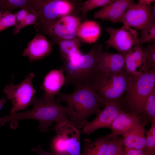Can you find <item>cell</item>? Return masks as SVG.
Returning <instances> with one entry per match:
<instances>
[{
	"label": "cell",
	"mask_w": 155,
	"mask_h": 155,
	"mask_svg": "<svg viewBox=\"0 0 155 155\" xmlns=\"http://www.w3.org/2000/svg\"><path fill=\"white\" fill-rule=\"evenodd\" d=\"M59 53L65 61H68L81 53L80 51V44L77 38L64 40L59 41Z\"/></svg>",
	"instance_id": "cell-22"
},
{
	"label": "cell",
	"mask_w": 155,
	"mask_h": 155,
	"mask_svg": "<svg viewBox=\"0 0 155 155\" xmlns=\"http://www.w3.org/2000/svg\"><path fill=\"white\" fill-rule=\"evenodd\" d=\"M105 30L110 35L109 39L105 42L107 47L114 48L124 55L135 45L140 44L137 31L125 25L119 28L107 27Z\"/></svg>",
	"instance_id": "cell-9"
},
{
	"label": "cell",
	"mask_w": 155,
	"mask_h": 155,
	"mask_svg": "<svg viewBox=\"0 0 155 155\" xmlns=\"http://www.w3.org/2000/svg\"><path fill=\"white\" fill-rule=\"evenodd\" d=\"M102 45L95 44L86 54L82 53L69 61H65L61 70L66 74L65 86L72 85L74 87L91 83L98 73V66Z\"/></svg>",
	"instance_id": "cell-3"
},
{
	"label": "cell",
	"mask_w": 155,
	"mask_h": 155,
	"mask_svg": "<svg viewBox=\"0 0 155 155\" xmlns=\"http://www.w3.org/2000/svg\"><path fill=\"white\" fill-rule=\"evenodd\" d=\"M140 44L135 45L125 55V69L130 75L134 76L140 75L143 72L145 65L142 47Z\"/></svg>",
	"instance_id": "cell-17"
},
{
	"label": "cell",
	"mask_w": 155,
	"mask_h": 155,
	"mask_svg": "<svg viewBox=\"0 0 155 155\" xmlns=\"http://www.w3.org/2000/svg\"><path fill=\"white\" fill-rule=\"evenodd\" d=\"M53 96L44 93L40 98L35 97L32 101L33 106L31 110L6 115L0 121L8 122L11 125L23 119H34L38 121V128L40 131L46 132L54 122L68 117L67 107L57 103Z\"/></svg>",
	"instance_id": "cell-2"
},
{
	"label": "cell",
	"mask_w": 155,
	"mask_h": 155,
	"mask_svg": "<svg viewBox=\"0 0 155 155\" xmlns=\"http://www.w3.org/2000/svg\"><path fill=\"white\" fill-rule=\"evenodd\" d=\"M144 57L145 65L143 72L155 68V43L142 48Z\"/></svg>",
	"instance_id": "cell-26"
},
{
	"label": "cell",
	"mask_w": 155,
	"mask_h": 155,
	"mask_svg": "<svg viewBox=\"0 0 155 155\" xmlns=\"http://www.w3.org/2000/svg\"><path fill=\"white\" fill-rule=\"evenodd\" d=\"M141 116L134 112L120 111L111 125L112 132L108 134L110 138L124 135L131 131L142 123Z\"/></svg>",
	"instance_id": "cell-13"
},
{
	"label": "cell",
	"mask_w": 155,
	"mask_h": 155,
	"mask_svg": "<svg viewBox=\"0 0 155 155\" xmlns=\"http://www.w3.org/2000/svg\"><path fill=\"white\" fill-rule=\"evenodd\" d=\"M34 75V73H31L20 84L15 85L11 83L3 89V92L12 104L10 114L24 110L32 102L36 91L32 83Z\"/></svg>",
	"instance_id": "cell-7"
},
{
	"label": "cell",
	"mask_w": 155,
	"mask_h": 155,
	"mask_svg": "<svg viewBox=\"0 0 155 155\" xmlns=\"http://www.w3.org/2000/svg\"><path fill=\"white\" fill-rule=\"evenodd\" d=\"M41 0H0V5L3 10H11L18 8H26L36 13Z\"/></svg>",
	"instance_id": "cell-23"
},
{
	"label": "cell",
	"mask_w": 155,
	"mask_h": 155,
	"mask_svg": "<svg viewBox=\"0 0 155 155\" xmlns=\"http://www.w3.org/2000/svg\"><path fill=\"white\" fill-rule=\"evenodd\" d=\"M7 101V99L4 97L0 100V110L5 104Z\"/></svg>",
	"instance_id": "cell-36"
},
{
	"label": "cell",
	"mask_w": 155,
	"mask_h": 155,
	"mask_svg": "<svg viewBox=\"0 0 155 155\" xmlns=\"http://www.w3.org/2000/svg\"><path fill=\"white\" fill-rule=\"evenodd\" d=\"M52 45L44 36L37 34L28 44L23 53L30 61H38L48 55L51 52Z\"/></svg>",
	"instance_id": "cell-15"
},
{
	"label": "cell",
	"mask_w": 155,
	"mask_h": 155,
	"mask_svg": "<svg viewBox=\"0 0 155 155\" xmlns=\"http://www.w3.org/2000/svg\"><path fill=\"white\" fill-rule=\"evenodd\" d=\"M131 76L125 69L114 73L98 72L91 83L104 104L118 102L126 92Z\"/></svg>",
	"instance_id": "cell-4"
},
{
	"label": "cell",
	"mask_w": 155,
	"mask_h": 155,
	"mask_svg": "<svg viewBox=\"0 0 155 155\" xmlns=\"http://www.w3.org/2000/svg\"><path fill=\"white\" fill-rule=\"evenodd\" d=\"M125 69V55L121 53L102 52L98 66V72L111 73Z\"/></svg>",
	"instance_id": "cell-16"
},
{
	"label": "cell",
	"mask_w": 155,
	"mask_h": 155,
	"mask_svg": "<svg viewBox=\"0 0 155 155\" xmlns=\"http://www.w3.org/2000/svg\"><path fill=\"white\" fill-rule=\"evenodd\" d=\"M151 122L152 125L147 134L145 145L143 150L144 155H155V119Z\"/></svg>",
	"instance_id": "cell-24"
},
{
	"label": "cell",
	"mask_w": 155,
	"mask_h": 155,
	"mask_svg": "<svg viewBox=\"0 0 155 155\" xmlns=\"http://www.w3.org/2000/svg\"><path fill=\"white\" fill-rule=\"evenodd\" d=\"M61 69L51 71L45 77L40 88L47 94L54 96L58 94L65 81Z\"/></svg>",
	"instance_id": "cell-19"
},
{
	"label": "cell",
	"mask_w": 155,
	"mask_h": 155,
	"mask_svg": "<svg viewBox=\"0 0 155 155\" xmlns=\"http://www.w3.org/2000/svg\"><path fill=\"white\" fill-rule=\"evenodd\" d=\"M3 10H2V11L0 10V19L1 17L2 14L3 12Z\"/></svg>",
	"instance_id": "cell-37"
},
{
	"label": "cell",
	"mask_w": 155,
	"mask_h": 155,
	"mask_svg": "<svg viewBox=\"0 0 155 155\" xmlns=\"http://www.w3.org/2000/svg\"><path fill=\"white\" fill-rule=\"evenodd\" d=\"M155 87V68L143 72L140 75H131L124 101L130 112L140 115L144 114V102Z\"/></svg>",
	"instance_id": "cell-5"
},
{
	"label": "cell",
	"mask_w": 155,
	"mask_h": 155,
	"mask_svg": "<svg viewBox=\"0 0 155 155\" xmlns=\"http://www.w3.org/2000/svg\"><path fill=\"white\" fill-rule=\"evenodd\" d=\"M121 110V106L117 102L105 103L103 109L96 114L95 118L91 121H88L83 127L82 133L89 135L100 128H110L112 122Z\"/></svg>",
	"instance_id": "cell-12"
},
{
	"label": "cell",
	"mask_w": 155,
	"mask_h": 155,
	"mask_svg": "<svg viewBox=\"0 0 155 155\" xmlns=\"http://www.w3.org/2000/svg\"><path fill=\"white\" fill-rule=\"evenodd\" d=\"M113 0H88L84 2L79 11L84 16L90 11L99 7H105L111 3Z\"/></svg>",
	"instance_id": "cell-28"
},
{
	"label": "cell",
	"mask_w": 155,
	"mask_h": 155,
	"mask_svg": "<svg viewBox=\"0 0 155 155\" xmlns=\"http://www.w3.org/2000/svg\"><path fill=\"white\" fill-rule=\"evenodd\" d=\"M100 32L98 24L93 21H87L80 24L77 29L76 36L86 42L92 43L97 40Z\"/></svg>",
	"instance_id": "cell-21"
},
{
	"label": "cell",
	"mask_w": 155,
	"mask_h": 155,
	"mask_svg": "<svg viewBox=\"0 0 155 155\" xmlns=\"http://www.w3.org/2000/svg\"><path fill=\"white\" fill-rule=\"evenodd\" d=\"M28 9L26 8L22 9L21 10L15 14L16 21V25L21 22L26 18L29 13Z\"/></svg>",
	"instance_id": "cell-32"
},
{
	"label": "cell",
	"mask_w": 155,
	"mask_h": 155,
	"mask_svg": "<svg viewBox=\"0 0 155 155\" xmlns=\"http://www.w3.org/2000/svg\"><path fill=\"white\" fill-rule=\"evenodd\" d=\"M110 138L108 134L93 142L85 139L83 151L80 155H106Z\"/></svg>",
	"instance_id": "cell-20"
},
{
	"label": "cell",
	"mask_w": 155,
	"mask_h": 155,
	"mask_svg": "<svg viewBox=\"0 0 155 155\" xmlns=\"http://www.w3.org/2000/svg\"><path fill=\"white\" fill-rule=\"evenodd\" d=\"M53 129L56 133L51 144L53 152L62 155H80L82 131L68 117L56 122Z\"/></svg>",
	"instance_id": "cell-6"
},
{
	"label": "cell",
	"mask_w": 155,
	"mask_h": 155,
	"mask_svg": "<svg viewBox=\"0 0 155 155\" xmlns=\"http://www.w3.org/2000/svg\"><path fill=\"white\" fill-rule=\"evenodd\" d=\"M124 155H143V150L124 148Z\"/></svg>",
	"instance_id": "cell-33"
},
{
	"label": "cell",
	"mask_w": 155,
	"mask_h": 155,
	"mask_svg": "<svg viewBox=\"0 0 155 155\" xmlns=\"http://www.w3.org/2000/svg\"><path fill=\"white\" fill-rule=\"evenodd\" d=\"M151 5L134 3L130 5L123 14L115 22H121L129 27L141 30L152 23L155 18L152 16Z\"/></svg>",
	"instance_id": "cell-10"
},
{
	"label": "cell",
	"mask_w": 155,
	"mask_h": 155,
	"mask_svg": "<svg viewBox=\"0 0 155 155\" xmlns=\"http://www.w3.org/2000/svg\"><path fill=\"white\" fill-rule=\"evenodd\" d=\"M154 0H140L138 1V3L146 5H151L152 2H154Z\"/></svg>",
	"instance_id": "cell-35"
},
{
	"label": "cell",
	"mask_w": 155,
	"mask_h": 155,
	"mask_svg": "<svg viewBox=\"0 0 155 155\" xmlns=\"http://www.w3.org/2000/svg\"><path fill=\"white\" fill-rule=\"evenodd\" d=\"M144 114L152 121L155 119V87L149 94L144 104Z\"/></svg>",
	"instance_id": "cell-27"
},
{
	"label": "cell",
	"mask_w": 155,
	"mask_h": 155,
	"mask_svg": "<svg viewBox=\"0 0 155 155\" xmlns=\"http://www.w3.org/2000/svg\"><path fill=\"white\" fill-rule=\"evenodd\" d=\"M134 1L132 0H114L93 14L94 19L109 20L113 23L119 19Z\"/></svg>",
	"instance_id": "cell-14"
},
{
	"label": "cell",
	"mask_w": 155,
	"mask_h": 155,
	"mask_svg": "<svg viewBox=\"0 0 155 155\" xmlns=\"http://www.w3.org/2000/svg\"><path fill=\"white\" fill-rule=\"evenodd\" d=\"M123 138L117 136L110 138L106 155H124Z\"/></svg>",
	"instance_id": "cell-25"
},
{
	"label": "cell",
	"mask_w": 155,
	"mask_h": 155,
	"mask_svg": "<svg viewBox=\"0 0 155 155\" xmlns=\"http://www.w3.org/2000/svg\"><path fill=\"white\" fill-rule=\"evenodd\" d=\"M146 123V121H143L123 137L124 148L143 150L146 142L145 128Z\"/></svg>",
	"instance_id": "cell-18"
},
{
	"label": "cell",
	"mask_w": 155,
	"mask_h": 155,
	"mask_svg": "<svg viewBox=\"0 0 155 155\" xmlns=\"http://www.w3.org/2000/svg\"><path fill=\"white\" fill-rule=\"evenodd\" d=\"M16 24L15 14L10 11H5L3 12L0 19V32Z\"/></svg>",
	"instance_id": "cell-30"
},
{
	"label": "cell",
	"mask_w": 155,
	"mask_h": 155,
	"mask_svg": "<svg viewBox=\"0 0 155 155\" xmlns=\"http://www.w3.org/2000/svg\"><path fill=\"white\" fill-rule=\"evenodd\" d=\"M79 19L71 15L63 17L42 29L54 41H59L76 37L77 30L80 25Z\"/></svg>",
	"instance_id": "cell-11"
},
{
	"label": "cell",
	"mask_w": 155,
	"mask_h": 155,
	"mask_svg": "<svg viewBox=\"0 0 155 155\" xmlns=\"http://www.w3.org/2000/svg\"><path fill=\"white\" fill-rule=\"evenodd\" d=\"M74 5L66 0H41L36 13L38 26L43 29L60 18L70 15L73 11Z\"/></svg>",
	"instance_id": "cell-8"
},
{
	"label": "cell",
	"mask_w": 155,
	"mask_h": 155,
	"mask_svg": "<svg viewBox=\"0 0 155 155\" xmlns=\"http://www.w3.org/2000/svg\"><path fill=\"white\" fill-rule=\"evenodd\" d=\"M34 25L38 26L39 24L37 21V16L33 12L29 13L26 18L21 22L16 24L13 30L15 34L18 33L23 28L30 25Z\"/></svg>",
	"instance_id": "cell-31"
},
{
	"label": "cell",
	"mask_w": 155,
	"mask_h": 155,
	"mask_svg": "<svg viewBox=\"0 0 155 155\" xmlns=\"http://www.w3.org/2000/svg\"><path fill=\"white\" fill-rule=\"evenodd\" d=\"M33 151L36 152L37 155H62L54 152H49L43 150L40 146L36 148L32 149Z\"/></svg>",
	"instance_id": "cell-34"
},
{
	"label": "cell",
	"mask_w": 155,
	"mask_h": 155,
	"mask_svg": "<svg viewBox=\"0 0 155 155\" xmlns=\"http://www.w3.org/2000/svg\"><path fill=\"white\" fill-rule=\"evenodd\" d=\"M141 30L142 34L138 38L140 44L149 43L155 41V23L149 24Z\"/></svg>",
	"instance_id": "cell-29"
},
{
	"label": "cell",
	"mask_w": 155,
	"mask_h": 155,
	"mask_svg": "<svg viewBox=\"0 0 155 155\" xmlns=\"http://www.w3.org/2000/svg\"><path fill=\"white\" fill-rule=\"evenodd\" d=\"M75 88L71 93H59L55 101L67 104L69 119L80 130L88 121V118L100 112L104 104L91 83L82 84Z\"/></svg>",
	"instance_id": "cell-1"
}]
</instances>
